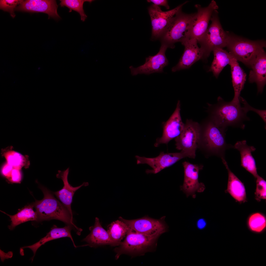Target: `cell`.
Instances as JSON below:
<instances>
[{"instance_id":"31","label":"cell","mask_w":266,"mask_h":266,"mask_svg":"<svg viewBox=\"0 0 266 266\" xmlns=\"http://www.w3.org/2000/svg\"><path fill=\"white\" fill-rule=\"evenodd\" d=\"M256 187L255 192L256 200L266 199V182L262 177L258 175L256 178Z\"/></svg>"},{"instance_id":"6","label":"cell","mask_w":266,"mask_h":266,"mask_svg":"<svg viewBox=\"0 0 266 266\" xmlns=\"http://www.w3.org/2000/svg\"><path fill=\"white\" fill-rule=\"evenodd\" d=\"M160 235H149L136 232L130 228L124 241L115 249L117 259L123 254H140L150 251Z\"/></svg>"},{"instance_id":"24","label":"cell","mask_w":266,"mask_h":266,"mask_svg":"<svg viewBox=\"0 0 266 266\" xmlns=\"http://www.w3.org/2000/svg\"><path fill=\"white\" fill-rule=\"evenodd\" d=\"M229 65L231 67L232 83L234 93V97L232 101L240 103V95L246 81V74L239 66L237 61L234 57Z\"/></svg>"},{"instance_id":"18","label":"cell","mask_w":266,"mask_h":266,"mask_svg":"<svg viewBox=\"0 0 266 266\" xmlns=\"http://www.w3.org/2000/svg\"><path fill=\"white\" fill-rule=\"evenodd\" d=\"M69 171V167L63 171L60 170L58 171L56 177L62 179L63 183L64 186L61 189L54 192L53 193L73 216L71 205L74 194L76 191L81 187L88 185V183L84 182L79 186L73 187L69 183L68 181Z\"/></svg>"},{"instance_id":"4","label":"cell","mask_w":266,"mask_h":266,"mask_svg":"<svg viewBox=\"0 0 266 266\" xmlns=\"http://www.w3.org/2000/svg\"><path fill=\"white\" fill-rule=\"evenodd\" d=\"M182 9L173 17L159 39L161 44L173 49L175 44L181 43L190 38L191 29L195 13L187 14Z\"/></svg>"},{"instance_id":"17","label":"cell","mask_w":266,"mask_h":266,"mask_svg":"<svg viewBox=\"0 0 266 266\" xmlns=\"http://www.w3.org/2000/svg\"><path fill=\"white\" fill-rule=\"evenodd\" d=\"M58 5L54 0H23L15 10L31 13H42L47 14L48 19L58 20L61 18L57 12Z\"/></svg>"},{"instance_id":"28","label":"cell","mask_w":266,"mask_h":266,"mask_svg":"<svg viewBox=\"0 0 266 266\" xmlns=\"http://www.w3.org/2000/svg\"><path fill=\"white\" fill-rule=\"evenodd\" d=\"M247 225L249 229L251 231L256 233H261L266 228V218L261 213H254L251 215L249 218Z\"/></svg>"},{"instance_id":"19","label":"cell","mask_w":266,"mask_h":266,"mask_svg":"<svg viewBox=\"0 0 266 266\" xmlns=\"http://www.w3.org/2000/svg\"><path fill=\"white\" fill-rule=\"evenodd\" d=\"M89 229L90 233L82 241L86 242L88 244L86 245L90 247L105 245L118 246L122 242H115L111 239L107 231L102 226L98 217H96L94 225L90 227Z\"/></svg>"},{"instance_id":"35","label":"cell","mask_w":266,"mask_h":266,"mask_svg":"<svg viewBox=\"0 0 266 266\" xmlns=\"http://www.w3.org/2000/svg\"><path fill=\"white\" fill-rule=\"evenodd\" d=\"M149 2H152L153 4L158 6H163L167 9H169L170 7L168 3V1L166 0H148Z\"/></svg>"},{"instance_id":"12","label":"cell","mask_w":266,"mask_h":266,"mask_svg":"<svg viewBox=\"0 0 266 266\" xmlns=\"http://www.w3.org/2000/svg\"><path fill=\"white\" fill-rule=\"evenodd\" d=\"M119 219L134 231L145 234L161 235L167 230L164 218L157 219L145 216L136 219L128 220L120 217Z\"/></svg>"},{"instance_id":"7","label":"cell","mask_w":266,"mask_h":266,"mask_svg":"<svg viewBox=\"0 0 266 266\" xmlns=\"http://www.w3.org/2000/svg\"><path fill=\"white\" fill-rule=\"evenodd\" d=\"M217 10L213 12L210 20L211 23L200 41V48L204 53L205 59L209 56L211 52L216 48L226 47L229 34L226 32L221 24Z\"/></svg>"},{"instance_id":"3","label":"cell","mask_w":266,"mask_h":266,"mask_svg":"<svg viewBox=\"0 0 266 266\" xmlns=\"http://www.w3.org/2000/svg\"><path fill=\"white\" fill-rule=\"evenodd\" d=\"M200 124V133L197 149L206 156L215 155L224 157L227 147L225 139L227 128L219 126L208 116Z\"/></svg>"},{"instance_id":"13","label":"cell","mask_w":266,"mask_h":266,"mask_svg":"<svg viewBox=\"0 0 266 266\" xmlns=\"http://www.w3.org/2000/svg\"><path fill=\"white\" fill-rule=\"evenodd\" d=\"M184 170V178L183 185L180 189L187 197L191 196L193 198L196 197V192H202L205 187L202 183L199 181V173L203 166L201 165L195 164L186 161L182 163Z\"/></svg>"},{"instance_id":"27","label":"cell","mask_w":266,"mask_h":266,"mask_svg":"<svg viewBox=\"0 0 266 266\" xmlns=\"http://www.w3.org/2000/svg\"><path fill=\"white\" fill-rule=\"evenodd\" d=\"M130 228L123 221L119 220L112 222L109 226L107 232L113 241L121 242L125 237Z\"/></svg>"},{"instance_id":"29","label":"cell","mask_w":266,"mask_h":266,"mask_svg":"<svg viewBox=\"0 0 266 266\" xmlns=\"http://www.w3.org/2000/svg\"><path fill=\"white\" fill-rule=\"evenodd\" d=\"M60 3L61 7H66L69 9V12L72 10L75 11L79 14L81 19L84 21L87 16L85 14L83 8V4L84 2H88L91 3L92 0H60Z\"/></svg>"},{"instance_id":"9","label":"cell","mask_w":266,"mask_h":266,"mask_svg":"<svg viewBox=\"0 0 266 266\" xmlns=\"http://www.w3.org/2000/svg\"><path fill=\"white\" fill-rule=\"evenodd\" d=\"M188 1L172 10L163 11L158 6L152 4L148 9L151 25L152 40L159 39L166 29L173 17Z\"/></svg>"},{"instance_id":"20","label":"cell","mask_w":266,"mask_h":266,"mask_svg":"<svg viewBox=\"0 0 266 266\" xmlns=\"http://www.w3.org/2000/svg\"><path fill=\"white\" fill-rule=\"evenodd\" d=\"M251 68L249 80L256 84L258 93H262L266 83V54L264 49L257 55Z\"/></svg>"},{"instance_id":"23","label":"cell","mask_w":266,"mask_h":266,"mask_svg":"<svg viewBox=\"0 0 266 266\" xmlns=\"http://www.w3.org/2000/svg\"><path fill=\"white\" fill-rule=\"evenodd\" d=\"M221 158L228 172L227 191L238 201L240 202L245 201L246 198V194L244 184L231 170L224 157Z\"/></svg>"},{"instance_id":"30","label":"cell","mask_w":266,"mask_h":266,"mask_svg":"<svg viewBox=\"0 0 266 266\" xmlns=\"http://www.w3.org/2000/svg\"><path fill=\"white\" fill-rule=\"evenodd\" d=\"M23 0H0V8L3 11L9 13L13 18L16 16L14 11L17 6L20 4Z\"/></svg>"},{"instance_id":"26","label":"cell","mask_w":266,"mask_h":266,"mask_svg":"<svg viewBox=\"0 0 266 266\" xmlns=\"http://www.w3.org/2000/svg\"><path fill=\"white\" fill-rule=\"evenodd\" d=\"M212 51L214 59L209 71L212 72L214 76L217 78L223 68L229 64L234 57L223 49H216Z\"/></svg>"},{"instance_id":"22","label":"cell","mask_w":266,"mask_h":266,"mask_svg":"<svg viewBox=\"0 0 266 266\" xmlns=\"http://www.w3.org/2000/svg\"><path fill=\"white\" fill-rule=\"evenodd\" d=\"M233 148L240 152L241 166L256 178L258 175L255 161L251 153L255 150V148L253 146L247 145L246 140L237 141L233 146Z\"/></svg>"},{"instance_id":"32","label":"cell","mask_w":266,"mask_h":266,"mask_svg":"<svg viewBox=\"0 0 266 266\" xmlns=\"http://www.w3.org/2000/svg\"><path fill=\"white\" fill-rule=\"evenodd\" d=\"M240 102L243 105L242 107L245 112L247 113L249 111H253L258 114L262 119L265 124L266 123V110H260L255 109L250 106L246 101L243 98L240 97L239 98Z\"/></svg>"},{"instance_id":"34","label":"cell","mask_w":266,"mask_h":266,"mask_svg":"<svg viewBox=\"0 0 266 266\" xmlns=\"http://www.w3.org/2000/svg\"><path fill=\"white\" fill-rule=\"evenodd\" d=\"M10 181L13 183H19L21 179V175L19 169L16 168L13 169L10 176Z\"/></svg>"},{"instance_id":"25","label":"cell","mask_w":266,"mask_h":266,"mask_svg":"<svg viewBox=\"0 0 266 266\" xmlns=\"http://www.w3.org/2000/svg\"><path fill=\"white\" fill-rule=\"evenodd\" d=\"M33 204L25 206L19 210L15 215H11L1 211L8 216L11 218V223L8 228L10 230H13L16 226L21 223L29 221H37L38 217L36 212L33 210Z\"/></svg>"},{"instance_id":"16","label":"cell","mask_w":266,"mask_h":266,"mask_svg":"<svg viewBox=\"0 0 266 266\" xmlns=\"http://www.w3.org/2000/svg\"><path fill=\"white\" fill-rule=\"evenodd\" d=\"M198 43L197 40L193 38L181 43L184 47V52L177 64L172 68V72L188 69L198 60H205L204 52Z\"/></svg>"},{"instance_id":"37","label":"cell","mask_w":266,"mask_h":266,"mask_svg":"<svg viewBox=\"0 0 266 266\" xmlns=\"http://www.w3.org/2000/svg\"><path fill=\"white\" fill-rule=\"evenodd\" d=\"M206 222L205 220L202 219H200L197 222V225L198 227L200 228L204 227L206 225Z\"/></svg>"},{"instance_id":"33","label":"cell","mask_w":266,"mask_h":266,"mask_svg":"<svg viewBox=\"0 0 266 266\" xmlns=\"http://www.w3.org/2000/svg\"><path fill=\"white\" fill-rule=\"evenodd\" d=\"M7 161L9 165L16 167L21 166L22 162V158L21 155L15 152L8 157Z\"/></svg>"},{"instance_id":"10","label":"cell","mask_w":266,"mask_h":266,"mask_svg":"<svg viewBox=\"0 0 266 266\" xmlns=\"http://www.w3.org/2000/svg\"><path fill=\"white\" fill-rule=\"evenodd\" d=\"M137 164H146L152 168V170L148 169V174H156L163 169L175 164L181 159L185 158H191L188 153L182 151L179 152L165 153L160 152L157 156L153 158H147L136 155Z\"/></svg>"},{"instance_id":"2","label":"cell","mask_w":266,"mask_h":266,"mask_svg":"<svg viewBox=\"0 0 266 266\" xmlns=\"http://www.w3.org/2000/svg\"><path fill=\"white\" fill-rule=\"evenodd\" d=\"M40 188L44 198L41 200H36L33 204L37 216V221L59 220L72 226L76 233L80 235L83 230L74 224L73 216L67 209L46 188L41 186Z\"/></svg>"},{"instance_id":"11","label":"cell","mask_w":266,"mask_h":266,"mask_svg":"<svg viewBox=\"0 0 266 266\" xmlns=\"http://www.w3.org/2000/svg\"><path fill=\"white\" fill-rule=\"evenodd\" d=\"M195 6L197 12L195 13L193 21L190 38L196 39L198 43L207 31L209 21L213 12L217 10L218 7L214 0L206 7H202L198 4H196Z\"/></svg>"},{"instance_id":"21","label":"cell","mask_w":266,"mask_h":266,"mask_svg":"<svg viewBox=\"0 0 266 266\" xmlns=\"http://www.w3.org/2000/svg\"><path fill=\"white\" fill-rule=\"evenodd\" d=\"M72 229H73V227L70 225H67L63 228H58L56 225H54L45 237L33 245L24 246L22 248H29L32 250L34 254L32 259L33 261L38 249L46 243L51 240L61 238L68 237L71 239L74 247L76 248L71 234V231Z\"/></svg>"},{"instance_id":"15","label":"cell","mask_w":266,"mask_h":266,"mask_svg":"<svg viewBox=\"0 0 266 266\" xmlns=\"http://www.w3.org/2000/svg\"><path fill=\"white\" fill-rule=\"evenodd\" d=\"M181 103L177 102L176 108L168 119L163 123L162 136L157 138L154 146L157 147L161 144H167L171 140L178 136L182 132L184 126L181 115Z\"/></svg>"},{"instance_id":"14","label":"cell","mask_w":266,"mask_h":266,"mask_svg":"<svg viewBox=\"0 0 266 266\" xmlns=\"http://www.w3.org/2000/svg\"><path fill=\"white\" fill-rule=\"evenodd\" d=\"M167 48L165 45L161 44L158 53L154 56H149L146 57L143 64L137 67L130 66L132 75L142 74L149 75L155 73L163 72L164 68L168 64V61L165 54Z\"/></svg>"},{"instance_id":"1","label":"cell","mask_w":266,"mask_h":266,"mask_svg":"<svg viewBox=\"0 0 266 266\" xmlns=\"http://www.w3.org/2000/svg\"><path fill=\"white\" fill-rule=\"evenodd\" d=\"M214 104L207 103L206 112L208 117L219 126L227 128L228 126L244 128V122L249 120L240 103L232 101L227 102L221 97Z\"/></svg>"},{"instance_id":"36","label":"cell","mask_w":266,"mask_h":266,"mask_svg":"<svg viewBox=\"0 0 266 266\" xmlns=\"http://www.w3.org/2000/svg\"><path fill=\"white\" fill-rule=\"evenodd\" d=\"M13 166L8 164L5 166L2 170V173L5 176H10L13 170Z\"/></svg>"},{"instance_id":"8","label":"cell","mask_w":266,"mask_h":266,"mask_svg":"<svg viewBox=\"0 0 266 266\" xmlns=\"http://www.w3.org/2000/svg\"><path fill=\"white\" fill-rule=\"evenodd\" d=\"M200 123L191 119H187L182 133L175 138L176 148L189 153L195 158L200 133Z\"/></svg>"},{"instance_id":"5","label":"cell","mask_w":266,"mask_h":266,"mask_svg":"<svg viewBox=\"0 0 266 266\" xmlns=\"http://www.w3.org/2000/svg\"><path fill=\"white\" fill-rule=\"evenodd\" d=\"M266 46L265 40L252 41L230 34L226 47L237 61L251 68L257 54Z\"/></svg>"}]
</instances>
